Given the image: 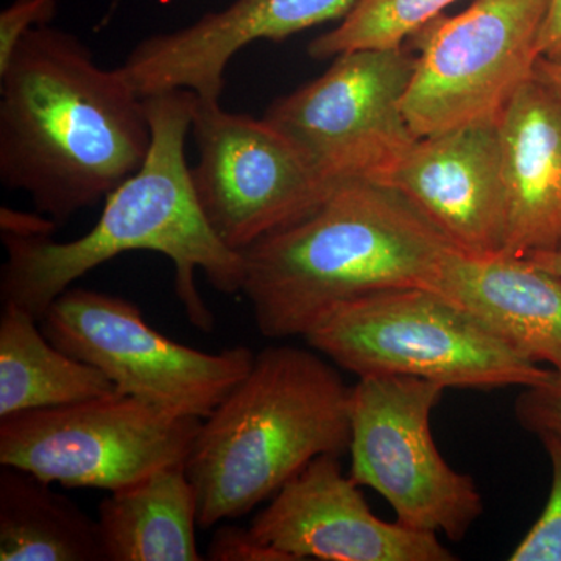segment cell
<instances>
[{
  "label": "cell",
  "mask_w": 561,
  "mask_h": 561,
  "mask_svg": "<svg viewBox=\"0 0 561 561\" xmlns=\"http://www.w3.org/2000/svg\"><path fill=\"white\" fill-rule=\"evenodd\" d=\"M0 84V181L58 225L105 202L149 157L146 99L72 33L33 28Z\"/></svg>",
  "instance_id": "1"
},
{
  "label": "cell",
  "mask_w": 561,
  "mask_h": 561,
  "mask_svg": "<svg viewBox=\"0 0 561 561\" xmlns=\"http://www.w3.org/2000/svg\"><path fill=\"white\" fill-rule=\"evenodd\" d=\"M194 102L190 91L146 98L153 133L149 157L106 197L90 231L68 242L2 234V305L10 302L41 321L81 276L128 251H153L173 262L176 294L192 323L203 332L213 330L195 272L221 294H241L243 257L217 238L195 197L186 157Z\"/></svg>",
  "instance_id": "2"
},
{
  "label": "cell",
  "mask_w": 561,
  "mask_h": 561,
  "mask_svg": "<svg viewBox=\"0 0 561 561\" xmlns=\"http://www.w3.org/2000/svg\"><path fill=\"white\" fill-rule=\"evenodd\" d=\"M454 250L397 191L345 181L311 214L242 251L241 294L264 337H305L362 295L434 290Z\"/></svg>",
  "instance_id": "3"
},
{
  "label": "cell",
  "mask_w": 561,
  "mask_h": 561,
  "mask_svg": "<svg viewBox=\"0 0 561 561\" xmlns=\"http://www.w3.org/2000/svg\"><path fill=\"white\" fill-rule=\"evenodd\" d=\"M316 350L267 346L201 431L186 461L198 527L249 515L324 454L351 443V391Z\"/></svg>",
  "instance_id": "4"
},
{
  "label": "cell",
  "mask_w": 561,
  "mask_h": 561,
  "mask_svg": "<svg viewBox=\"0 0 561 561\" xmlns=\"http://www.w3.org/2000/svg\"><path fill=\"white\" fill-rule=\"evenodd\" d=\"M302 339L357 378L413 376L446 389L491 390L541 386L553 375L456 302L424 287L373 291L342 302Z\"/></svg>",
  "instance_id": "5"
},
{
  "label": "cell",
  "mask_w": 561,
  "mask_h": 561,
  "mask_svg": "<svg viewBox=\"0 0 561 561\" xmlns=\"http://www.w3.org/2000/svg\"><path fill=\"white\" fill-rule=\"evenodd\" d=\"M549 0H474L467 10L421 25L416 65L402 101L416 138L497 122L534 79Z\"/></svg>",
  "instance_id": "6"
},
{
  "label": "cell",
  "mask_w": 561,
  "mask_h": 561,
  "mask_svg": "<svg viewBox=\"0 0 561 561\" xmlns=\"http://www.w3.org/2000/svg\"><path fill=\"white\" fill-rule=\"evenodd\" d=\"M202 421L121 393L16 413L0 419V465L111 493L186 465Z\"/></svg>",
  "instance_id": "7"
},
{
  "label": "cell",
  "mask_w": 561,
  "mask_h": 561,
  "mask_svg": "<svg viewBox=\"0 0 561 561\" xmlns=\"http://www.w3.org/2000/svg\"><path fill=\"white\" fill-rule=\"evenodd\" d=\"M445 390L413 376L359 378L351 391L350 478L381 494L397 522L460 541L481 518L483 500L432 437Z\"/></svg>",
  "instance_id": "8"
},
{
  "label": "cell",
  "mask_w": 561,
  "mask_h": 561,
  "mask_svg": "<svg viewBox=\"0 0 561 561\" xmlns=\"http://www.w3.org/2000/svg\"><path fill=\"white\" fill-rule=\"evenodd\" d=\"M39 324L55 346L101 370L117 393L201 420L245 378L256 356L247 346L191 348L151 328L135 302L81 287L51 302Z\"/></svg>",
  "instance_id": "9"
},
{
  "label": "cell",
  "mask_w": 561,
  "mask_h": 561,
  "mask_svg": "<svg viewBox=\"0 0 561 561\" xmlns=\"http://www.w3.org/2000/svg\"><path fill=\"white\" fill-rule=\"evenodd\" d=\"M415 65L408 44L345 51L320 77L276 99L264 117L331 186L378 183L420 139L402 110Z\"/></svg>",
  "instance_id": "10"
},
{
  "label": "cell",
  "mask_w": 561,
  "mask_h": 561,
  "mask_svg": "<svg viewBox=\"0 0 561 561\" xmlns=\"http://www.w3.org/2000/svg\"><path fill=\"white\" fill-rule=\"evenodd\" d=\"M191 135L195 197L217 238L238 253L308 216L334 191L264 116L195 95Z\"/></svg>",
  "instance_id": "11"
},
{
  "label": "cell",
  "mask_w": 561,
  "mask_h": 561,
  "mask_svg": "<svg viewBox=\"0 0 561 561\" xmlns=\"http://www.w3.org/2000/svg\"><path fill=\"white\" fill-rule=\"evenodd\" d=\"M360 485L324 454L280 486L250 529L291 561H454L437 534L382 522Z\"/></svg>",
  "instance_id": "12"
},
{
  "label": "cell",
  "mask_w": 561,
  "mask_h": 561,
  "mask_svg": "<svg viewBox=\"0 0 561 561\" xmlns=\"http://www.w3.org/2000/svg\"><path fill=\"white\" fill-rule=\"evenodd\" d=\"M379 184L397 191L454 249L502 254L504 171L497 122H481L416 140Z\"/></svg>",
  "instance_id": "13"
},
{
  "label": "cell",
  "mask_w": 561,
  "mask_h": 561,
  "mask_svg": "<svg viewBox=\"0 0 561 561\" xmlns=\"http://www.w3.org/2000/svg\"><path fill=\"white\" fill-rule=\"evenodd\" d=\"M360 0H234L179 31L140 41L121 66L140 98L190 91L220 102L225 70L256 41H284L324 22L343 20Z\"/></svg>",
  "instance_id": "14"
},
{
  "label": "cell",
  "mask_w": 561,
  "mask_h": 561,
  "mask_svg": "<svg viewBox=\"0 0 561 561\" xmlns=\"http://www.w3.org/2000/svg\"><path fill=\"white\" fill-rule=\"evenodd\" d=\"M504 171V254L561 250V99L530 79L500 121Z\"/></svg>",
  "instance_id": "15"
},
{
  "label": "cell",
  "mask_w": 561,
  "mask_h": 561,
  "mask_svg": "<svg viewBox=\"0 0 561 561\" xmlns=\"http://www.w3.org/2000/svg\"><path fill=\"white\" fill-rule=\"evenodd\" d=\"M535 364L561 373V278L527 257L454 250L434 287Z\"/></svg>",
  "instance_id": "16"
},
{
  "label": "cell",
  "mask_w": 561,
  "mask_h": 561,
  "mask_svg": "<svg viewBox=\"0 0 561 561\" xmlns=\"http://www.w3.org/2000/svg\"><path fill=\"white\" fill-rule=\"evenodd\" d=\"M105 561H201L198 501L186 465L162 468L99 505Z\"/></svg>",
  "instance_id": "17"
},
{
  "label": "cell",
  "mask_w": 561,
  "mask_h": 561,
  "mask_svg": "<svg viewBox=\"0 0 561 561\" xmlns=\"http://www.w3.org/2000/svg\"><path fill=\"white\" fill-rule=\"evenodd\" d=\"M117 393L87 362L55 346L39 321L5 302L0 316V419Z\"/></svg>",
  "instance_id": "18"
},
{
  "label": "cell",
  "mask_w": 561,
  "mask_h": 561,
  "mask_svg": "<svg viewBox=\"0 0 561 561\" xmlns=\"http://www.w3.org/2000/svg\"><path fill=\"white\" fill-rule=\"evenodd\" d=\"M0 560L105 561L98 519L31 472L0 470Z\"/></svg>",
  "instance_id": "19"
},
{
  "label": "cell",
  "mask_w": 561,
  "mask_h": 561,
  "mask_svg": "<svg viewBox=\"0 0 561 561\" xmlns=\"http://www.w3.org/2000/svg\"><path fill=\"white\" fill-rule=\"evenodd\" d=\"M459 0H360L332 31L311 41L309 57L328 60L350 50L400 47Z\"/></svg>",
  "instance_id": "20"
},
{
  "label": "cell",
  "mask_w": 561,
  "mask_h": 561,
  "mask_svg": "<svg viewBox=\"0 0 561 561\" xmlns=\"http://www.w3.org/2000/svg\"><path fill=\"white\" fill-rule=\"evenodd\" d=\"M537 437L551 460V493L540 518L513 549L511 561H561V435L545 432Z\"/></svg>",
  "instance_id": "21"
},
{
  "label": "cell",
  "mask_w": 561,
  "mask_h": 561,
  "mask_svg": "<svg viewBox=\"0 0 561 561\" xmlns=\"http://www.w3.org/2000/svg\"><path fill=\"white\" fill-rule=\"evenodd\" d=\"M57 10L58 0H13L0 13V73L9 68L25 35L33 28L50 24Z\"/></svg>",
  "instance_id": "22"
},
{
  "label": "cell",
  "mask_w": 561,
  "mask_h": 561,
  "mask_svg": "<svg viewBox=\"0 0 561 561\" xmlns=\"http://www.w3.org/2000/svg\"><path fill=\"white\" fill-rule=\"evenodd\" d=\"M518 423L531 434L545 432L561 435V373L541 386L524 387L515 401Z\"/></svg>",
  "instance_id": "23"
},
{
  "label": "cell",
  "mask_w": 561,
  "mask_h": 561,
  "mask_svg": "<svg viewBox=\"0 0 561 561\" xmlns=\"http://www.w3.org/2000/svg\"><path fill=\"white\" fill-rule=\"evenodd\" d=\"M210 561H291L286 553L264 545L256 535L243 527L220 526L206 551Z\"/></svg>",
  "instance_id": "24"
},
{
  "label": "cell",
  "mask_w": 561,
  "mask_h": 561,
  "mask_svg": "<svg viewBox=\"0 0 561 561\" xmlns=\"http://www.w3.org/2000/svg\"><path fill=\"white\" fill-rule=\"evenodd\" d=\"M60 225L50 217L38 213H24L5 208L0 209V230L2 234L13 236L21 239L51 238Z\"/></svg>",
  "instance_id": "25"
},
{
  "label": "cell",
  "mask_w": 561,
  "mask_h": 561,
  "mask_svg": "<svg viewBox=\"0 0 561 561\" xmlns=\"http://www.w3.org/2000/svg\"><path fill=\"white\" fill-rule=\"evenodd\" d=\"M538 51L541 57L561 60V0H549L538 36Z\"/></svg>",
  "instance_id": "26"
},
{
  "label": "cell",
  "mask_w": 561,
  "mask_h": 561,
  "mask_svg": "<svg viewBox=\"0 0 561 561\" xmlns=\"http://www.w3.org/2000/svg\"><path fill=\"white\" fill-rule=\"evenodd\" d=\"M534 77L561 99V60L538 58L535 62Z\"/></svg>",
  "instance_id": "27"
},
{
  "label": "cell",
  "mask_w": 561,
  "mask_h": 561,
  "mask_svg": "<svg viewBox=\"0 0 561 561\" xmlns=\"http://www.w3.org/2000/svg\"><path fill=\"white\" fill-rule=\"evenodd\" d=\"M530 262H534L538 267L545 268V271L553 273V275L560 276L561 278V250L560 251H540V253L527 254Z\"/></svg>",
  "instance_id": "28"
},
{
  "label": "cell",
  "mask_w": 561,
  "mask_h": 561,
  "mask_svg": "<svg viewBox=\"0 0 561 561\" xmlns=\"http://www.w3.org/2000/svg\"><path fill=\"white\" fill-rule=\"evenodd\" d=\"M122 2H125V0H113V5H111L110 14H111V11L116 10L117 7H119Z\"/></svg>",
  "instance_id": "29"
}]
</instances>
